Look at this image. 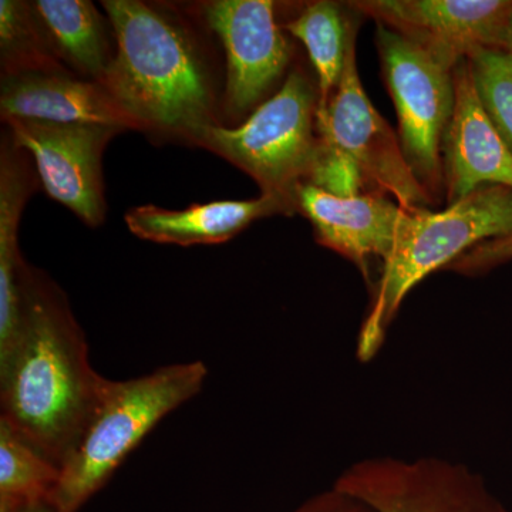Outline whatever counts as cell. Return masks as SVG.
<instances>
[{"instance_id": "cell-1", "label": "cell", "mask_w": 512, "mask_h": 512, "mask_svg": "<svg viewBox=\"0 0 512 512\" xmlns=\"http://www.w3.org/2000/svg\"><path fill=\"white\" fill-rule=\"evenodd\" d=\"M107 383L90 363L86 336L62 289L28 266L22 333L0 369V420L63 470Z\"/></svg>"}, {"instance_id": "cell-2", "label": "cell", "mask_w": 512, "mask_h": 512, "mask_svg": "<svg viewBox=\"0 0 512 512\" xmlns=\"http://www.w3.org/2000/svg\"><path fill=\"white\" fill-rule=\"evenodd\" d=\"M101 5L116 39L103 87L143 131L192 143L205 127L218 124L207 70L184 26L137 0Z\"/></svg>"}, {"instance_id": "cell-3", "label": "cell", "mask_w": 512, "mask_h": 512, "mask_svg": "<svg viewBox=\"0 0 512 512\" xmlns=\"http://www.w3.org/2000/svg\"><path fill=\"white\" fill-rule=\"evenodd\" d=\"M512 237V190L484 185L447 210L403 208L393 251L382 268L375 299L359 338L357 357L369 362L382 349L387 330L414 286L451 266L485 242Z\"/></svg>"}, {"instance_id": "cell-4", "label": "cell", "mask_w": 512, "mask_h": 512, "mask_svg": "<svg viewBox=\"0 0 512 512\" xmlns=\"http://www.w3.org/2000/svg\"><path fill=\"white\" fill-rule=\"evenodd\" d=\"M208 369L175 363L130 380H109L99 409L62 470L57 512H79L167 414L197 396Z\"/></svg>"}, {"instance_id": "cell-5", "label": "cell", "mask_w": 512, "mask_h": 512, "mask_svg": "<svg viewBox=\"0 0 512 512\" xmlns=\"http://www.w3.org/2000/svg\"><path fill=\"white\" fill-rule=\"evenodd\" d=\"M318 103L319 93L309 77L295 69L241 126L212 124L192 143L241 168L262 194L296 205V191L308 181L318 157Z\"/></svg>"}, {"instance_id": "cell-6", "label": "cell", "mask_w": 512, "mask_h": 512, "mask_svg": "<svg viewBox=\"0 0 512 512\" xmlns=\"http://www.w3.org/2000/svg\"><path fill=\"white\" fill-rule=\"evenodd\" d=\"M376 45L399 117L403 156L434 205L440 204L446 198L441 146L456 104L454 69L383 25H377Z\"/></svg>"}, {"instance_id": "cell-7", "label": "cell", "mask_w": 512, "mask_h": 512, "mask_svg": "<svg viewBox=\"0 0 512 512\" xmlns=\"http://www.w3.org/2000/svg\"><path fill=\"white\" fill-rule=\"evenodd\" d=\"M357 23L350 30L345 69L328 106L316 110V130L359 171L372 194L393 197L406 210L434 205L414 177L399 136L377 113L363 90L356 66Z\"/></svg>"}, {"instance_id": "cell-8", "label": "cell", "mask_w": 512, "mask_h": 512, "mask_svg": "<svg viewBox=\"0 0 512 512\" xmlns=\"http://www.w3.org/2000/svg\"><path fill=\"white\" fill-rule=\"evenodd\" d=\"M333 485L376 512H508L473 468L443 457L363 458Z\"/></svg>"}, {"instance_id": "cell-9", "label": "cell", "mask_w": 512, "mask_h": 512, "mask_svg": "<svg viewBox=\"0 0 512 512\" xmlns=\"http://www.w3.org/2000/svg\"><path fill=\"white\" fill-rule=\"evenodd\" d=\"M350 9L454 69L481 49H505L512 0H356Z\"/></svg>"}, {"instance_id": "cell-10", "label": "cell", "mask_w": 512, "mask_h": 512, "mask_svg": "<svg viewBox=\"0 0 512 512\" xmlns=\"http://www.w3.org/2000/svg\"><path fill=\"white\" fill-rule=\"evenodd\" d=\"M9 137L35 160L50 198L99 227L106 215L101 158L109 141L124 130L101 124L8 119Z\"/></svg>"}, {"instance_id": "cell-11", "label": "cell", "mask_w": 512, "mask_h": 512, "mask_svg": "<svg viewBox=\"0 0 512 512\" xmlns=\"http://www.w3.org/2000/svg\"><path fill=\"white\" fill-rule=\"evenodd\" d=\"M204 18L227 52L225 107L232 116L254 113L274 96L292 59V45L276 23L271 0H215Z\"/></svg>"}, {"instance_id": "cell-12", "label": "cell", "mask_w": 512, "mask_h": 512, "mask_svg": "<svg viewBox=\"0 0 512 512\" xmlns=\"http://www.w3.org/2000/svg\"><path fill=\"white\" fill-rule=\"evenodd\" d=\"M456 104L441 146L448 205L484 185L512 190V151L478 99L468 60L454 67Z\"/></svg>"}, {"instance_id": "cell-13", "label": "cell", "mask_w": 512, "mask_h": 512, "mask_svg": "<svg viewBox=\"0 0 512 512\" xmlns=\"http://www.w3.org/2000/svg\"><path fill=\"white\" fill-rule=\"evenodd\" d=\"M296 210L311 221L316 241L369 276L370 259L386 262L393 251L403 208L383 194L339 197L302 184Z\"/></svg>"}, {"instance_id": "cell-14", "label": "cell", "mask_w": 512, "mask_h": 512, "mask_svg": "<svg viewBox=\"0 0 512 512\" xmlns=\"http://www.w3.org/2000/svg\"><path fill=\"white\" fill-rule=\"evenodd\" d=\"M0 113L2 120L101 124L143 131L106 87L69 70L3 76Z\"/></svg>"}, {"instance_id": "cell-15", "label": "cell", "mask_w": 512, "mask_h": 512, "mask_svg": "<svg viewBox=\"0 0 512 512\" xmlns=\"http://www.w3.org/2000/svg\"><path fill=\"white\" fill-rule=\"evenodd\" d=\"M295 212L292 202L262 194L254 200L214 201L177 211L144 205L127 212L126 224L136 237L146 241L192 247L222 244L256 220Z\"/></svg>"}, {"instance_id": "cell-16", "label": "cell", "mask_w": 512, "mask_h": 512, "mask_svg": "<svg viewBox=\"0 0 512 512\" xmlns=\"http://www.w3.org/2000/svg\"><path fill=\"white\" fill-rule=\"evenodd\" d=\"M25 151L3 141L0 156V369L18 346L23 322V286L28 264L20 255L19 222L36 187Z\"/></svg>"}, {"instance_id": "cell-17", "label": "cell", "mask_w": 512, "mask_h": 512, "mask_svg": "<svg viewBox=\"0 0 512 512\" xmlns=\"http://www.w3.org/2000/svg\"><path fill=\"white\" fill-rule=\"evenodd\" d=\"M30 5L63 66L103 86L113 55L96 6L89 0H36Z\"/></svg>"}, {"instance_id": "cell-18", "label": "cell", "mask_w": 512, "mask_h": 512, "mask_svg": "<svg viewBox=\"0 0 512 512\" xmlns=\"http://www.w3.org/2000/svg\"><path fill=\"white\" fill-rule=\"evenodd\" d=\"M353 20L338 3L313 2L284 29L301 40L318 74V110L326 109L345 69Z\"/></svg>"}, {"instance_id": "cell-19", "label": "cell", "mask_w": 512, "mask_h": 512, "mask_svg": "<svg viewBox=\"0 0 512 512\" xmlns=\"http://www.w3.org/2000/svg\"><path fill=\"white\" fill-rule=\"evenodd\" d=\"M62 470L0 420V512L53 500Z\"/></svg>"}, {"instance_id": "cell-20", "label": "cell", "mask_w": 512, "mask_h": 512, "mask_svg": "<svg viewBox=\"0 0 512 512\" xmlns=\"http://www.w3.org/2000/svg\"><path fill=\"white\" fill-rule=\"evenodd\" d=\"M0 55L3 76L67 70L53 52L29 2H0Z\"/></svg>"}, {"instance_id": "cell-21", "label": "cell", "mask_w": 512, "mask_h": 512, "mask_svg": "<svg viewBox=\"0 0 512 512\" xmlns=\"http://www.w3.org/2000/svg\"><path fill=\"white\" fill-rule=\"evenodd\" d=\"M467 60L481 106L512 151V53L481 49Z\"/></svg>"}, {"instance_id": "cell-22", "label": "cell", "mask_w": 512, "mask_h": 512, "mask_svg": "<svg viewBox=\"0 0 512 512\" xmlns=\"http://www.w3.org/2000/svg\"><path fill=\"white\" fill-rule=\"evenodd\" d=\"M512 258V237L485 242L463 258L458 259L454 268L461 272L485 271Z\"/></svg>"}, {"instance_id": "cell-23", "label": "cell", "mask_w": 512, "mask_h": 512, "mask_svg": "<svg viewBox=\"0 0 512 512\" xmlns=\"http://www.w3.org/2000/svg\"><path fill=\"white\" fill-rule=\"evenodd\" d=\"M292 512H376L363 501L343 493L335 485L313 495Z\"/></svg>"}, {"instance_id": "cell-24", "label": "cell", "mask_w": 512, "mask_h": 512, "mask_svg": "<svg viewBox=\"0 0 512 512\" xmlns=\"http://www.w3.org/2000/svg\"><path fill=\"white\" fill-rule=\"evenodd\" d=\"M16 512H57V508L55 501L45 500L26 505V507L20 508V510Z\"/></svg>"}, {"instance_id": "cell-25", "label": "cell", "mask_w": 512, "mask_h": 512, "mask_svg": "<svg viewBox=\"0 0 512 512\" xmlns=\"http://www.w3.org/2000/svg\"><path fill=\"white\" fill-rule=\"evenodd\" d=\"M505 50L512 53V25L510 29V33H508L507 45H505Z\"/></svg>"}]
</instances>
